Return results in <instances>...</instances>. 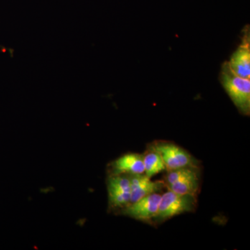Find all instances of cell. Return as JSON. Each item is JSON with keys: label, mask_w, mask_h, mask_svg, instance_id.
Masks as SVG:
<instances>
[{"label": "cell", "mask_w": 250, "mask_h": 250, "mask_svg": "<svg viewBox=\"0 0 250 250\" xmlns=\"http://www.w3.org/2000/svg\"><path fill=\"white\" fill-rule=\"evenodd\" d=\"M161 197V194L159 192L150 194L134 203L130 204L120 213L154 226Z\"/></svg>", "instance_id": "5"}, {"label": "cell", "mask_w": 250, "mask_h": 250, "mask_svg": "<svg viewBox=\"0 0 250 250\" xmlns=\"http://www.w3.org/2000/svg\"><path fill=\"white\" fill-rule=\"evenodd\" d=\"M149 146L159 153L164 161L166 171L175 170L188 166L200 167V161L183 147L177 146L174 143L156 141L149 144Z\"/></svg>", "instance_id": "3"}, {"label": "cell", "mask_w": 250, "mask_h": 250, "mask_svg": "<svg viewBox=\"0 0 250 250\" xmlns=\"http://www.w3.org/2000/svg\"><path fill=\"white\" fill-rule=\"evenodd\" d=\"M197 207V197L182 195L167 190L161 195L157 215L154 225L164 223L167 220L186 213L195 211Z\"/></svg>", "instance_id": "2"}, {"label": "cell", "mask_w": 250, "mask_h": 250, "mask_svg": "<svg viewBox=\"0 0 250 250\" xmlns=\"http://www.w3.org/2000/svg\"><path fill=\"white\" fill-rule=\"evenodd\" d=\"M108 206L121 212L131 203V186L128 174H109L107 180Z\"/></svg>", "instance_id": "4"}, {"label": "cell", "mask_w": 250, "mask_h": 250, "mask_svg": "<svg viewBox=\"0 0 250 250\" xmlns=\"http://www.w3.org/2000/svg\"><path fill=\"white\" fill-rule=\"evenodd\" d=\"M110 174L145 173L143 156L139 153H127L110 164Z\"/></svg>", "instance_id": "8"}, {"label": "cell", "mask_w": 250, "mask_h": 250, "mask_svg": "<svg viewBox=\"0 0 250 250\" xmlns=\"http://www.w3.org/2000/svg\"><path fill=\"white\" fill-rule=\"evenodd\" d=\"M143 156L145 174L149 178L166 170V166L159 153L148 146Z\"/></svg>", "instance_id": "10"}, {"label": "cell", "mask_w": 250, "mask_h": 250, "mask_svg": "<svg viewBox=\"0 0 250 250\" xmlns=\"http://www.w3.org/2000/svg\"><path fill=\"white\" fill-rule=\"evenodd\" d=\"M201 182L200 170L166 187L167 190L182 195H198Z\"/></svg>", "instance_id": "9"}, {"label": "cell", "mask_w": 250, "mask_h": 250, "mask_svg": "<svg viewBox=\"0 0 250 250\" xmlns=\"http://www.w3.org/2000/svg\"><path fill=\"white\" fill-rule=\"evenodd\" d=\"M131 186V203H134L143 197L162 191L166 188L164 182L152 181L146 174H128Z\"/></svg>", "instance_id": "7"}, {"label": "cell", "mask_w": 250, "mask_h": 250, "mask_svg": "<svg viewBox=\"0 0 250 250\" xmlns=\"http://www.w3.org/2000/svg\"><path fill=\"white\" fill-rule=\"evenodd\" d=\"M220 81L238 111L243 116L250 114V80L236 75L229 67L228 62L221 67Z\"/></svg>", "instance_id": "1"}, {"label": "cell", "mask_w": 250, "mask_h": 250, "mask_svg": "<svg viewBox=\"0 0 250 250\" xmlns=\"http://www.w3.org/2000/svg\"><path fill=\"white\" fill-rule=\"evenodd\" d=\"M233 73L243 78L250 79V37L249 26L243 31L241 43L228 62Z\"/></svg>", "instance_id": "6"}]
</instances>
